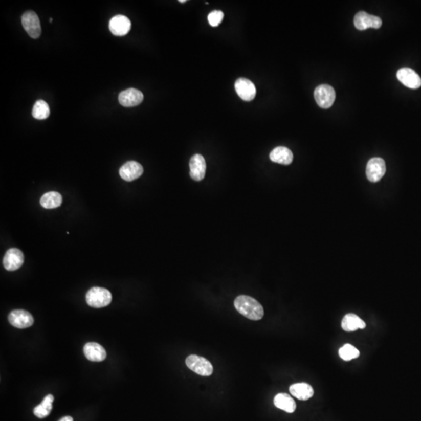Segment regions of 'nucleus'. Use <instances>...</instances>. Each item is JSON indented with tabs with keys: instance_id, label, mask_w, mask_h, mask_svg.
<instances>
[{
	"instance_id": "19",
	"label": "nucleus",
	"mask_w": 421,
	"mask_h": 421,
	"mask_svg": "<svg viewBox=\"0 0 421 421\" xmlns=\"http://www.w3.org/2000/svg\"><path fill=\"white\" fill-rule=\"evenodd\" d=\"M291 395L300 400H308L314 395V389L312 385L307 383L294 384L290 387Z\"/></svg>"
},
{
	"instance_id": "22",
	"label": "nucleus",
	"mask_w": 421,
	"mask_h": 421,
	"mask_svg": "<svg viewBox=\"0 0 421 421\" xmlns=\"http://www.w3.org/2000/svg\"><path fill=\"white\" fill-rule=\"evenodd\" d=\"M53 401L54 396L53 395H46L43 401L34 409V414L40 419L49 416L53 410Z\"/></svg>"
},
{
	"instance_id": "23",
	"label": "nucleus",
	"mask_w": 421,
	"mask_h": 421,
	"mask_svg": "<svg viewBox=\"0 0 421 421\" xmlns=\"http://www.w3.org/2000/svg\"><path fill=\"white\" fill-rule=\"evenodd\" d=\"M50 115V108L47 102L43 100H38L35 102L32 109V116L36 120H43L47 119Z\"/></svg>"
},
{
	"instance_id": "8",
	"label": "nucleus",
	"mask_w": 421,
	"mask_h": 421,
	"mask_svg": "<svg viewBox=\"0 0 421 421\" xmlns=\"http://www.w3.org/2000/svg\"><path fill=\"white\" fill-rule=\"evenodd\" d=\"M8 321L13 327L20 329L29 328L34 324L33 316L25 310H14L10 312Z\"/></svg>"
},
{
	"instance_id": "7",
	"label": "nucleus",
	"mask_w": 421,
	"mask_h": 421,
	"mask_svg": "<svg viewBox=\"0 0 421 421\" xmlns=\"http://www.w3.org/2000/svg\"><path fill=\"white\" fill-rule=\"evenodd\" d=\"M382 25V20L380 17L368 14L364 11L359 12L354 17V26L360 31H364L369 28L378 29Z\"/></svg>"
},
{
	"instance_id": "12",
	"label": "nucleus",
	"mask_w": 421,
	"mask_h": 421,
	"mask_svg": "<svg viewBox=\"0 0 421 421\" xmlns=\"http://www.w3.org/2000/svg\"><path fill=\"white\" fill-rule=\"evenodd\" d=\"M396 76L400 82L409 88L417 89L421 86L420 77L410 68H401L398 70Z\"/></svg>"
},
{
	"instance_id": "10",
	"label": "nucleus",
	"mask_w": 421,
	"mask_h": 421,
	"mask_svg": "<svg viewBox=\"0 0 421 421\" xmlns=\"http://www.w3.org/2000/svg\"><path fill=\"white\" fill-rule=\"evenodd\" d=\"M25 261L23 252L17 248H10L6 253L4 257V268L7 271L13 272L21 267Z\"/></svg>"
},
{
	"instance_id": "9",
	"label": "nucleus",
	"mask_w": 421,
	"mask_h": 421,
	"mask_svg": "<svg viewBox=\"0 0 421 421\" xmlns=\"http://www.w3.org/2000/svg\"><path fill=\"white\" fill-rule=\"evenodd\" d=\"M108 28L115 36H124L130 31L131 22L124 15H117L109 20Z\"/></svg>"
},
{
	"instance_id": "21",
	"label": "nucleus",
	"mask_w": 421,
	"mask_h": 421,
	"mask_svg": "<svg viewBox=\"0 0 421 421\" xmlns=\"http://www.w3.org/2000/svg\"><path fill=\"white\" fill-rule=\"evenodd\" d=\"M62 202L60 193L56 191H50L45 193L40 199V204L46 209H54L59 208Z\"/></svg>"
},
{
	"instance_id": "1",
	"label": "nucleus",
	"mask_w": 421,
	"mask_h": 421,
	"mask_svg": "<svg viewBox=\"0 0 421 421\" xmlns=\"http://www.w3.org/2000/svg\"><path fill=\"white\" fill-rule=\"evenodd\" d=\"M235 308L239 314L252 321H259L264 317L262 305L249 296H239L234 300Z\"/></svg>"
},
{
	"instance_id": "28",
	"label": "nucleus",
	"mask_w": 421,
	"mask_h": 421,
	"mask_svg": "<svg viewBox=\"0 0 421 421\" xmlns=\"http://www.w3.org/2000/svg\"><path fill=\"white\" fill-rule=\"evenodd\" d=\"M50 22L53 21V18H50Z\"/></svg>"
},
{
	"instance_id": "13",
	"label": "nucleus",
	"mask_w": 421,
	"mask_h": 421,
	"mask_svg": "<svg viewBox=\"0 0 421 421\" xmlns=\"http://www.w3.org/2000/svg\"><path fill=\"white\" fill-rule=\"evenodd\" d=\"M144 169L140 163L129 161L120 167V175L122 179L128 182L138 179L143 174Z\"/></svg>"
},
{
	"instance_id": "26",
	"label": "nucleus",
	"mask_w": 421,
	"mask_h": 421,
	"mask_svg": "<svg viewBox=\"0 0 421 421\" xmlns=\"http://www.w3.org/2000/svg\"><path fill=\"white\" fill-rule=\"evenodd\" d=\"M59 421H74V419H73V418L71 417V416H64V417H62V419H59Z\"/></svg>"
},
{
	"instance_id": "24",
	"label": "nucleus",
	"mask_w": 421,
	"mask_h": 421,
	"mask_svg": "<svg viewBox=\"0 0 421 421\" xmlns=\"http://www.w3.org/2000/svg\"><path fill=\"white\" fill-rule=\"evenodd\" d=\"M339 354L343 361H349L359 358L360 351L351 344H345L339 349Z\"/></svg>"
},
{
	"instance_id": "5",
	"label": "nucleus",
	"mask_w": 421,
	"mask_h": 421,
	"mask_svg": "<svg viewBox=\"0 0 421 421\" xmlns=\"http://www.w3.org/2000/svg\"><path fill=\"white\" fill-rule=\"evenodd\" d=\"M22 25L31 38H39L41 33V24L38 15L34 11H27L22 15Z\"/></svg>"
},
{
	"instance_id": "3",
	"label": "nucleus",
	"mask_w": 421,
	"mask_h": 421,
	"mask_svg": "<svg viewBox=\"0 0 421 421\" xmlns=\"http://www.w3.org/2000/svg\"><path fill=\"white\" fill-rule=\"evenodd\" d=\"M187 367L201 376H210L213 373V366L203 357L190 355L186 359Z\"/></svg>"
},
{
	"instance_id": "18",
	"label": "nucleus",
	"mask_w": 421,
	"mask_h": 421,
	"mask_svg": "<svg viewBox=\"0 0 421 421\" xmlns=\"http://www.w3.org/2000/svg\"><path fill=\"white\" fill-rule=\"evenodd\" d=\"M274 405L278 409L286 413H294L297 408V404L294 398L286 393H279L274 398Z\"/></svg>"
},
{
	"instance_id": "27",
	"label": "nucleus",
	"mask_w": 421,
	"mask_h": 421,
	"mask_svg": "<svg viewBox=\"0 0 421 421\" xmlns=\"http://www.w3.org/2000/svg\"><path fill=\"white\" fill-rule=\"evenodd\" d=\"M179 2L181 4H184V3L187 2V0H180Z\"/></svg>"
},
{
	"instance_id": "4",
	"label": "nucleus",
	"mask_w": 421,
	"mask_h": 421,
	"mask_svg": "<svg viewBox=\"0 0 421 421\" xmlns=\"http://www.w3.org/2000/svg\"><path fill=\"white\" fill-rule=\"evenodd\" d=\"M315 99L318 105L322 108H328L336 100V92L328 84H321L315 88Z\"/></svg>"
},
{
	"instance_id": "25",
	"label": "nucleus",
	"mask_w": 421,
	"mask_h": 421,
	"mask_svg": "<svg viewBox=\"0 0 421 421\" xmlns=\"http://www.w3.org/2000/svg\"><path fill=\"white\" fill-rule=\"evenodd\" d=\"M224 18V13L221 10H214L208 14V20L210 25L218 27Z\"/></svg>"
},
{
	"instance_id": "17",
	"label": "nucleus",
	"mask_w": 421,
	"mask_h": 421,
	"mask_svg": "<svg viewBox=\"0 0 421 421\" xmlns=\"http://www.w3.org/2000/svg\"><path fill=\"white\" fill-rule=\"evenodd\" d=\"M269 157L273 163L285 165V166L291 164L294 160V154L292 151L285 147L275 148V149L272 150Z\"/></svg>"
},
{
	"instance_id": "15",
	"label": "nucleus",
	"mask_w": 421,
	"mask_h": 421,
	"mask_svg": "<svg viewBox=\"0 0 421 421\" xmlns=\"http://www.w3.org/2000/svg\"><path fill=\"white\" fill-rule=\"evenodd\" d=\"M190 175L193 181H201L205 178L206 163L202 154H194L190 161Z\"/></svg>"
},
{
	"instance_id": "14",
	"label": "nucleus",
	"mask_w": 421,
	"mask_h": 421,
	"mask_svg": "<svg viewBox=\"0 0 421 421\" xmlns=\"http://www.w3.org/2000/svg\"><path fill=\"white\" fill-rule=\"evenodd\" d=\"M144 95L141 91L129 88L120 92L119 102L124 107H134L140 105L143 102Z\"/></svg>"
},
{
	"instance_id": "2",
	"label": "nucleus",
	"mask_w": 421,
	"mask_h": 421,
	"mask_svg": "<svg viewBox=\"0 0 421 421\" xmlns=\"http://www.w3.org/2000/svg\"><path fill=\"white\" fill-rule=\"evenodd\" d=\"M87 304L95 308L108 306L112 301V294L108 290L102 287H93L86 294Z\"/></svg>"
},
{
	"instance_id": "20",
	"label": "nucleus",
	"mask_w": 421,
	"mask_h": 421,
	"mask_svg": "<svg viewBox=\"0 0 421 421\" xmlns=\"http://www.w3.org/2000/svg\"><path fill=\"white\" fill-rule=\"evenodd\" d=\"M342 328L346 331H354L366 328V323L354 314H348L342 321Z\"/></svg>"
},
{
	"instance_id": "6",
	"label": "nucleus",
	"mask_w": 421,
	"mask_h": 421,
	"mask_svg": "<svg viewBox=\"0 0 421 421\" xmlns=\"http://www.w3.org/2000/svg\"><path fill=\"white\" fill-rule=\"evenodd\" d=\"M386 172L385 161L381 158L370 159L366 167V175L370 182H379Z\"/></svg>"
},
{
	"instance_id": "16",
	"label": "nucleus",
	"mask_w": 421,
	"mask_h": 421,
	"mask_svg": "<svg viewBox=\"0 0 421 421\" xmlns=\"http://www.w3.org/2000/svg\"><path fill=\"white\" fill-rule=\"evenodd\" d=\"M84 353L87 360L93 362H102L107 356L103 346L97 343H87L84 346Z\"/></svg>"
},
{
	"instance_id": "11",
	"label": "nucleus",
	"mask_w": 421,
	"mask_h": 421,
	"mask_svg": "<svg viewBox=\"0 0 421 421\" xmlns=\"http://www.w3.org/2000/svg\"><path fill=\"white\" fill-rule=\"evenodd\" d=\"M235 89L239 98L246 102H251L256 96V87L251 80L239 78L235 83Z\"/></svg>"
}]
</instances>
